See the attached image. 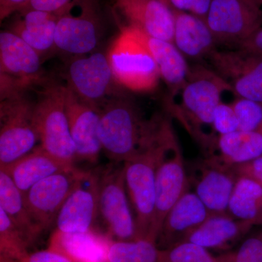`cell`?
Listing matches in <instances>:
<instances>
[{
    "label": "cell",
    "instance_id": "42",
    "mask_svg": "<svg viewBox=\"0 0 262 262\" xmlns=\"http://www.w3.org/2000/svg\"><path fill=\"white\" fill-rule=\"evenodd\" d=\"M262 225V215L254 222V226Z\"/></svg>",
    "mask_w": 262,
    "mask_h": 262
},
{
    "label": "cell",
    "instance_id": "36",
    "mask_svg": "<svg viewBox=\"0 0 262 262\" xmlns=\"http://www.w3.org/2000/svg\"><path fill=\"white\" fill-rule=\"evenodd\" d=\"M213 0H168L172 10L192 13L206 20Z\"/></svg>",
    "mask_w": 262,
    "mask_h": 262
},
{
    "label": "cell",
    "instance_id": "39",
    "mask_svg": "<svg viewBox=\"0 0 262 262\" xmlns=\"http://www.w3.org/2000/svg\"><path fill=\"white\" fill-rule=\"evenodd\" d=\"M29 0H0V19L2 21L15 12H18Z\"/></svg>",
    "mask_w": 262,
    "mask_h": 262
},
{
    "label": "cell",
    "instance_id": "4",
    "mask_svg": "<svg viewBox=\"0 0 262 262\" xmlns=\"http://www.w3.org/2000/svg\"><path fill=\"white\" fill-rule=\"evenodd\" d=\"M230 87L211 69L196 66L190 68L189 77L181 91V105L170 106L181 120L202 144H206L203 127L213 130V113ZM214 133V131H213Z\"/></svg>",
    "mask_w": 262,
    "mask_h": 262
},
{
    "label": "cell",
    "instance_id": "15",
    "mask_svg": "<svg viewBox=\"0 0 262 262\" xmlns=\"http://www.w3.org/2000/svg\"><path fill=\"white\" fill-rule=\"evenodd\" d=\"M66 113L75 148L76 161L94 163L102 147L98 137L99 110L86 102L68 86H64Z\"/></svg>",
    "mask_w": 262,
    "mask_h": 262
},
{
    "label": "cell",
    "instance_id": "34",
    "mask_svg": "<svg viewBox=\"0 0 262 262\" xmlns=\"http://www.w3.org/2000/svg\"><path fill=\"white\" fill-rule=\"evenodd\" d=\"M232 262H262V237L261 234L251 236L234 251Z\"/></svg>",
    "mask_w": 262,
    "mask_h": 262
},
{
    "label": "cell",
    "instance_id": "40",
    "mask_svg": "<svg viewBox=\"0 0 262 262\" xmlns=\"http://www.w3.org/2000/svg\"><path fill=\"white\" fill-rule=\"evenodd\" d=\"M237 48H244L262 56V27Z\"/></svg>",
    "mask_w": 262,
    "mask_h": 262
},
{
    "label": "cell",
    "instance_id": "17",
    "mask_svg": "<svg viewBox=\"0 0 262 262\" xmlns=\"http://www.w3.org/2000/svg\"><path fill=\"white\" fill-rule=\"evenodd\" d=\"M237 175L214 156L200 163L193 175L194 193L211 214L228 213L229 200Z\"/></svg>",
    "mask_w": 262,
    "mask_h": 262
},
{
    "label": "cell",
    "instance_id": "38",
    "mask_svg": "<svg viewBox=\"0 0 262 262\" xmlns=\"http://www.w3.org/2000/svg\"><path fill=\"white\" fill-rule=\"evenodd\" d=\"M237 176H246L262 186V156L243 165L232 167Z\"/></svg>",
    "mask_w": 262,
    "mask_h": 262
},
{
    "label": "cell",
    "instance_id": "25",
    "mask_svg": "<svg viewBox=\"0 0 262 262\" xmlns=\"http://www.w3.org/2000/svg\"><path fill=\"white\" fill-rule=\"evenodd\" d=\"M214 156L227 166L243 165L262 156V133L236 130L217 137Z\"/></svg>",
    "mask_w": 262,
    "mask_h": 262
},
{
    "label": "cell",
    "instance_id": "7",
    "mask_svg": "<svg viewBox=\"0 0 262 262\" xmlns=\"http://www.w3.org/2000/svg\"><path fill=\"white\" fill-rule=\"evenodd\" d=\"M98 170L99 214L108 233L117 241L139 239L127 199L124 163H114Z\"/></svg>",
    "mask_w": 262,
    "mask_h": 262
},
{
    "label": "cell",
    "instance_id": "5",
    "mask_svg": "<svg viewBox=\"0 0 262 262\" xmlns=\"http://www.w3.org/2000/svg\"><path fill=\"white\" fill-rule=\"evenodd\" d=\"M64 86L46 82L34 103V120L41 147L69 165L76 161L75 148L66 113Z\"/></svg>",
    "mask_w": 262,
    "mask_h": 262
},
{
    "label": "cell",
    "instance_id": "11",
    "mask_svg": "<svg viewBox=\"0 0 262 262\" xmlns=\"http://www.w3.org/2000/svg\"><path fill=\"white\" fill-rule=\"evenodd\" d=\"M90 172L73 167L42 179L24 194L27 209L41 230L56 222L67 198Z\"/></svg>",
    "mask_w": 262,
    "mask_h": 262
},
{
    "label": "cell",
    "instance_id": "2",
    "mask_svg": "<svg viewBox=\"0 0 262 262\" xmlns=\"http://www.w3.org/2000/svg\"><path fill=\"white\" fill-rule=\"evenodd\" d=\"M176 139L170 125L154 144L123 163L139 239H149L155 215L157 169L165 150Z\"/></svg>",
    "mask_w": 262,
    "mask_h": 262
},
{
    "label": "cell",
    "instance_id": "30",
    "mask_svg": "<svg viewBox=\"0 0 262 262\" xmlns=\"http://www.w3.org/2000/svg\"><path fill=\"white\" fill-rule=\"evenodd\" d=\"M234 251L215 256L199 245L184 241L160 249V262H232Z\"/></svg>",
    "mask_w": 262,
    "mask_h": 262
},
{
    "label": "cell",
    "instance_id": "22",
    "mask_svg": "<svg viewBox=\"0 0 262 262\" xmlns=\"http://www.w3.org/2000/svg\"><path fill=\"white\" fill-rule=\"evenodd\" d=\"M136 29L156 62L160 77L168 86L172 97L180 94L190 72L187 58L173 42L150 36L137 27Z\"/></svg>",
    "mask_w": 262,
    "mask_h": 262
},
{
    "label": "cell",
    "instance_id": "9",
    "mask_svg": "<svg viewBox=\"0 0 262 262\" xmlns=\"http://www.w3.org/2000/svg\"><path fill=\"white\" fill-rule=\"evenodd\" d=\"M206 23L218 46L237 48L261 28V6L255 0H213Z\"/></svg>",
    "mask_w": 262,
    "mask_h": 262
},
{
    "label": "cell",
    "instance_id": "8",
    "mask_svg": "<svg viewBox=\"0 0 262 262\" xmlns=\"http://www.w3.org/2000/svg\"><path fill=\"white\" fill-rule=\"evenodd\" d=\"M1 98L45 82L41 56L10 31L0 33Z\"/></svg>",
    "mask_w": 262,
    "mask_h": 262
},
{
    "label": "cell",
    "instance_id": "43",
    "mask_svg": "<svg viewBox=\"0 0 262 262\" xmlns=\"http://www.w3.org/2000/svg\"><path fill=\"white\" fill-rule=\"evenodd\" d=\"M255 1L256 2V3H258V5H262V0H255Z\"/></svg>",
    "mask_w": 262,
    "mask_h": 262
},
{
    "label": "cell",
    "instance_id": "24",
    "mask_svg": "<svg viewBox=\"0 0 262 262\" xmlns=\"http://www.w3.org/2000/svg\"><path fill=\"white\" fill-rule=\"evenodd\" d=\"M20 18L12 24L10 32L30 46L42 57L55 48V35L59 15L40 10H20Z\"/></svg>",
    "mask_w": 262,
    "mask_h": 262
},
{
    "label": "cell",
    "instance_id": "33",
    "mask_svg": "<svg viewBox=\"0 0 262 262\" xmlns=\"http://www.w3.org/2000/svg\"><path fill=\"white\" fill-rule=\"evenodd\" d=\"M213 130L219 136L238 130V122L231 103L222 101L213 113Z\"/></svg>",
    "mask_w": 262,
    "mask_h": 262
},
{
    "label": "cell",
    "instance_id": "14",
    "mask_svg": "<svg viewBox=\"0 0 262 262\" xmlns=\"http://www.w3.org/2000/svg\"><path fill=\"white\" fill-rule=\"evenodd\" d=\"M75 3L59 15L57 22L55 48L75 56L93 53L100 38V23L93 0H80L81 11L72 14Z\"/></svg>",
    "mask_w": 262,
    "mask_h": 262
},
{
    "label": "cell",
    "instance_id": "13",
    "mask_svg": "<svg viewBox=\"0 0 262 262\" xmlns=\"http://www.w3.org/2000/svg\"><path fill=\"white\" fill-rule=\"evenodd\" d=\"M188 190L189 181L182 150L176 139L165 150L157 169L155 215L149 239L157 243L165 216Z\"/></svg>",
    "mask_w": 262,
    "mask_h": 262
},
{
    "label": "cell",
    "instance_id": "45",
    "mask_svg": "<svg viewBox=\"0 0 262 262\" xmlns=\"http://www.w3.org/2000/svg\"><path fill=\"white\" fill-rule=\"evenodd\" d=\"M260 234H261V237H262V232H261V233H260Z\"/></svg>",
    "mask_w": 262,
    "mask_h": 262
},
{
    "label": "cell",
    "instance_id": "29",
    "mask_svg": "<svg viewBox=\"0 0 262 262\" xmlns=\"http://www.w3.org/2000/svg\"><path fill=\"white\" fill-rule=\"evenodd\" d=\"M106 262H160V248L149 239L115 241L106 246Z\"/></svg>",
    "mask_w": 262,
    "mask_h": 262
},
{
    "label": "cell",
    "instance_id": "23",
    "mask_svg": "<svg viewBox=\"0 0 262 262\" xmlns=\"http://www.w3.org/2000/svg\"><path fill=\"white\" fill-rule=\"evenodd\" d=\"M73 167L56 159L39 146L14 163L0 168V170L8 173L24 194L42 179Z\"/></svg>",
    "mask_w": 262,
    "mask_h": 262
},
{
    "label": "cell",
    "instance_id": "35",
    "mask_svg": "<svg viewBox=\"0 0 262 262\" xmlns=\"http://www.w3.org/2000/svg\"><path fill=\"white\" fill-rule=\"evenodd\" d=\"M19 262H89L76 258L58 248L51 247L42 251L29 253Z\"/></svg>",
    "mask_w": 262,
    "mask_h": 262
},
{
    "label": "cell",
    "instance_id": "41",
    "mask_svg": "<svg viewBox=\"0 0 262 262\" xmlns=\"http://www.w3.org/2000/svg\"><path fill=\"white\" fill-rule=\"evenodd\" d=\"M0 262H19L11 258L5 257V256H0Z\"/></svg>",
    "mask_w": 262,
    "mask_h": 262
},
{
    "label": "cell",
    "instance_id": "28",
    "mask_svg": "<svg viewBox=\"0 0 262 262\" xmlns=\"http://www.w3.org/2000/svg\"><path fill=\"white\" fill-rule=\"evenodd\" d=\"M99 244L90 233L63 234L56 232L51 247L58 248L76 258L89 262H106V246Z\"/></svg>",
    "mask_w": 262,
    "mask_h": 262
},
{
    "label": "cell",
    "instance_id": "31",
    "mask_svg": "<svg viewBox=\"0 0 262 262\" xmlns=\"http://www.w3.org/2000/svg\"><path fill=\"white\" fill-rule=\"evenodd\" d=\"M28 239L0 208V256L20 261L29 254Z\"/></svg>",
    "mask_w": 262,
    "mask_h": 262
},
{
    "label": "cell",
    "instance_id": "18",
    "mask_svg": "<svg viewBox=\"0 0 262 262\" xmlns=\"http://www.w3.org/2000/svg\"><path fill=\"white\" fill-rule=\"evenodd\" d=\"M211 215L194 192L188 190L163 221L157 239L160 249L182 243Z\"/></svg>",
    "mask_w": 262,
    "mask_h": 262
},
{
    "label": "cell",
    "instance_id": "6",
    "mask_svg": "<svg viewBox=\"0 0 262 262\" xmlns=\"http://www.w3.org/2000/svg\"><path fill=\"white\" fill-rule=\"evenodd\" d=\"M34 103L24 93L1 98L0 168L30 153L39 141L34 120Z\"/></svg>",
    "mask_w": 262,
    "mask_h": 262
},
{
    "label": "cell",
    "instance_id": "10",
    "mask_svg": "<svg viewBox=\"0 0 262 262\" xmlns=\"http://www.w3.org/2000/svg\"><path fill=\"white\" fill-rule=\"evenodd\" d=\"M208 59L236 97L262 103L261 55L241 48H216Z\"/></svg>",
    "mask_w": 262,
    "mask_h": 262
},
{
    "label": "cell",
    "instance_id": "21",
    "mask_svg": "<svg viewBox=\"0 0 262 262\" xmlns=\"http://www.w3.org/2000/svg\"><path fill=\"white\" fill-rule=\"evenodd\" d=\"M253 227L251 222L236 220L229 213L211 214L184 241L199 245L209 251H227L244 238Z\"/></svg>",
    "mask_w": 262,
    "mask_h": 262
},
{
    "label": "cell",
    "instance_id": "37",
    "mask_svg": "<svg viewBox=\"0 0 262 262\" xmlns=\"http://www.w3.org/2000/svg\"><path fill=\"white\" fill-rule=\"evenodd\" d=\"M75 1V0H29L28 3L20 10L31 9L61 14Z\"/></svg>",
    "mask_w": 262,
    "mask_h": 262
},
{
    "label": "cell",
    "instance_id": "20",
    "mask_svg": "<svg viewBox=\"0 0 262 262\" xmlns=\"http://www.w3.org/2000/svg\"><path fill=\"white\" fill-rule=\"evenodd\" d=\"M173 44L186 58H208L218 48L206 20L192 13L174 10Z\"/></svg>",
    "mask_w": 262,
    "mask_h": 262
},
{
    "label": "cell",
    "instance_id": "12",
    "mask_svg": "<svg viewBox=\"0 0 262 262\" xmlns=\"http://www.w3.org/2000/svg\"><path fill=\"white\" fill-rule=\"evenodd\" d=\"M67 84L86 102L99 107L108 98L120 93L107 55L99 52L77 56L67 70Z\"/></svg>",
    "mask_w": 262,
    "mask_h": 262
},
{
    "label": "cell",
    "instance_id": "3",
    "mask_svg": "<svg viewBox=\"0 0 262 262\" xmlns=\"http://www.w3.org/2000/svg\"><path fill=\"white\" fill-rule=\"evenodd\" d=\"M107 58L117 83L132 92H151L161 80L156 62L134 26L122 27Z\"/></svg>",
    "mask_w": 262,
    "mask_h": 262
},
{
    "label": "cell",
    "instance_id": "44",
    "mask_svg": "<svg viewBox=\"0 0 262 262\" xmlns=\"http://www.w3.org/2000/svg\"><path fill=\"white\" fill-rule=\"evenodd\" d=\"M164 2H165V3H167V4L168 5V0H163Z\"/></svg>",
    "mask_w": 262,
    "mask_h": 262
},
{
    "label": "cell",
    "instance_id": "26",
    "mask_svg": "<svg viewBox=\"0 0 262 262\" xmlns=\"http://www.w3.org/2000/svg\"><path fill=\"white\" fill-rule=\"evenodd\" d=\"M0 208L32 244L42 232L32 220L24 194L4 170H0Z\"/></svg>",
    "mask_w": 262,
    "mask_h": 262
},
{
    "label": "cell",
    "instance_id": "16",
    "mask_svg": "<svg viewBox=\"0 0 262 262\" xmlns=\"http://www.w3.org/2000/svg\"><path fill=\"white\" fill-rule=\"evenodd\" d=\"M99 215L97 169L90 172L67 198L55 222L56 231L71 235L90 233Z\"/></svg>",
    "mask_w": 262,
    "mask_h": 262
},
{
    "label": "cell",
    "instance_id": "19",
    "mask_svg": "<svg viewBox=\"0 0 262 262\" xmlns=\"http://www.w3.org/2000/svg\"><path fill=\"white\" fill-rule=\"evenodd\" d=\"M115 7L128 25L173 42V12L163 0H115Z\"/></svg>",
    "mask_w": 262,
    "mask_h": 262
},
{
    "label": "cell",
    "instance_id": "27",
    "mask_svg": "<svg viewBox=\"0 0 262 262\" xmlns=\"http://www.w3.org/2000/svg\"><path fill=\"white\" fill-rule=\"evenodd\" d=\"M228 213L236 220L254 222L262 215V186L246 176H237L229 200Z\"/></svg>",
    "mask_w": 262,
    "mask_h": 262
},
{
    "label": "cell",
    "instance_id": "32",
    "mask_svg": "<svg viewBox=\"0 0 262 262\" xmlns=\"http://www.w3.org/2000/svg\"><path fill=\"white\" fill-rule=\"evenodd\" d=\"M231 104L237 117L238 130L262 133V103L236 97Z\"/></svg>",
    "mask_w": 262,
    "mask_h": 262
},
{
    "label": "cell",
    "instance_id": "1",
    "mask_svg": "<svg viewBox=\"0 0 262 262\" xmlns=\"http://www.w3.org/2000/svg\"><path fill=\"white\" fill-rule=\"evenodd\" d=\"M98 110V137L103 151L114 163H125L152 145L168 121L162 116L146 120L137 104L120 92Z\"/></svg>",
    "mask_w": 262,
    "mask_h": 262
}]
</instances>
